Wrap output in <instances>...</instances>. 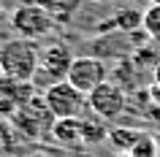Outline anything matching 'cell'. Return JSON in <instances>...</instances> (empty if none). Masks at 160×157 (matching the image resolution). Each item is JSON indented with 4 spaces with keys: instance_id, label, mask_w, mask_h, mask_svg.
Returning <instances> with one entry per match:
<instances>
[{
    "instance_id": "obj_1",
    "label": "cell",
    "mask_w": 160,
    "mask_h": 157,
    "mask_svg": "<svg viewBox=\"0 0 160 157\" xmlns=\"http://www.w3.org/2000/svg\"><path fill=\"white\" fill-rule=\"evenodd\" d=\"M38 54H41V49L35 46V41H27V38L6 41L0 46V73H3V79L33 84L35 71H38Z\"/></svg>"
},
{
    "instance_id": "obj_2",
    "label": "cell",
    "mask_w": 160,
    "mask_h": 157,
    "mask_svg": "<svg viewBox=\"0 0 160 157\" xmlns=\"http://www.w3.org/2000/svg\"><path fill=\"white\" fill-rule=\"evenodd\" d=\"M73 52L65 43H46L38 54V71H35L33 87L35 90H49L52 84H60L68 79V71L73 65Z\"/></svg>"
},
{
    "instance_id": "obj_3",
    "label": "cell",
    "mask_w": 160,
    "mask_h": 157,
    "mask_svg": "<svg viewBox=\"0 0 160 157\" xmlns=\"http://www.w3.org/2000/svg\"><path fill=\"white\" fill-rule=\"evenodd\" d=\"M43 103L54 119H73V116L84 114V108H90L87 95L82 90H76L71 81H60L52 84L49 90H43Z\"/></svg>"
},
{
    "instance_id": "obj_4",
    "label": "cell",
    "mask_w": 160,
    "mask_h": 157,
    "mask_svg": "<svg viewBox=\"0 0 160 157\" xmlns=\"http://www.w3.org/2000/svg\"><path fill=\"white\" fill-rule=\"evenodd\" d=\"M11 27H14V33H19V38L41 41V38H46L54 30V17L38 3H25V6L14 8Z\"/></svg>"
},
{
    "instance_id": "obj_5",
    "label": "cell",
    "mask_w": 160,
    "mask_h": 157,
    "mask_svg": "<svg viewBox=\"0 0 160 157\" xmlns=\"http://www.w3.org/2000/svg\"><path fill=\"white\" fill-rule=\"evenodd\" d=\"M87 103H90V111H92L98 119L111 122V119H119V116L125 114L128 95H125V90H122L119 84L106 81V84H101L98 90H92L87 95Z\"/></svg>"
},
{
    "instance_id": "obj_6",
    "label": "cell",
    "mask_w": 160,
    "mask_h": 157,
    "mask_svg": "<svg viewBox=\"0 0 160 157\" xmlns=\"http://www.w3.org/2000/svg\"><path fill=\"white\" fill-rule=\"evenodd\" d=\"M14 122H17V127H19L22 133H27V135L38 138V135L52 133V127H54V122H57V119H54V116H52V111L46 108L43 98L33 95V98H30L25 106L14 114Z\"/></svg>"
},
{
    "instance_id": "obj_7",
    "label": "cell",
    "mask_w": 160,
    "mask_h": 157,
    "mask_svg": "<svg viewBox=\"0 0 160 157\" xmlns=\"http://www.w3.org/2000/svg\"><path fill=\"white\" fill-rule=\"evenodd\" d=\"M106 76H109V68H106V62L101 57H76L71 71H68L65 81H71L76 90H82L84 95H90L92 90H98L101 84L109 81Z\"/></svg>"
},
{
    "instance_id": "obj_8",
    "label": "cell",
    "mask_w": 160,
    "mask_h": 157,
    "mask_svg": "<svg viewBox=\"0 0 160 157\" xmlns=\"http://www.w3.org/2000/svg\"><path fill=\"white\" fill-rule=\"evenodd\" d=\"M0 79H3V76H0ZM33 95H35L33 84H22V81L3 79V81H0V114L3 116H14Z\"/></svg>"
},
{
    "instance_id": "obj_9",
    "label": "cell",
    "mask_w": 160,
    "mask_h": 157,
    "mask_svg": "<svg viewBox=\"0 0 160 157\" xmlns=\"http://www.w3.org/2000/svg\"><path fill=\"white\" fill-rule=\"evenodd\" d=\"M52 135L60 144H84V127H82V116L73 119H57L52 127Z\"/></svg>"
},
{
    "instance_id": "obj_10",
    "label": "cell",
    "mask_w": 160,
    "mask_h": 157,
    "mask_svg": "<svg viewBox=\"0 0 160 157\" xmlns=\"http://www.w3.org/2000/svg\"><path fill=\"white\" fill-rule=\"evenodd\" d=\"M141 135L144 130H136V127H114V130H109V144L122 155H130V149L138 144Z\"/></svg>"
},
{
    "instance_id": "obj_11",
    "label": "cell",
    "mask_w": 160,
    "mask_h": 157,
    "mask_svg": "<svg viewBox=\"0 0 160 157\" xmlns=\"http://www.w3.org/2000/svg\"><path fill=\"white\" fill-rule=\"evenodd\" d=\"M141 27L152 41L160 43V3H152L149 8L141 14Z\"/></svg>"
},
{
    "instance_id": "obj_12",
    "label": "cell",
    "mask_w": 160,
    "mask_h": 157,
    "mask_svg": "<svg viewBox=\"0 0 160 157\" xmlns=\"http://www.w3.org/2000/svg\"><path fill=\"white\" fill-rule=\"evenodd\" d=\"M82 127H84V144H98V141H109V130L103 119H84L82 116Z\"/></svg>"
},
{
    "instance_id": "obj_13",
    "label": "cell",
    "mask_w": 160,
    "mask_h": 157,
    "mask_svg": "<svg viewBox=\"0 0 160 157\" xmlns=\"http://www.w3.org/2000/svg\"><path fill=\"white\" fill-rule=\"evenodd\" d=\"M128 157H158V141L152 138L149 133H144L141 138H138V144L130 149Z\"/></svg>"
},
{
    "instance_id": "obj_14",
    "label": "cell",
    "mask_w": 160,
    "mask_h": 157,
    "mask_svg": "<svg viewBox=\"0 0 160 157\" xmlns=\"http://www.w3.org/2000/svg\"><path fill=\"white\" fill-rule=\"evenodd\" d=\"M155 87H160V62L155 65Z\"/></svg>"
},
{
    "instance_id": "obj_15",
    "label": "cell",
    "mask_w": 160,
    "mask_h": 157,
    "mask_svg": "<svg viewBox=\"0 0 160 157\" xmlns=\"http://www.w3.org/2000/svg\"><path fill=\"white\" fill-rule=\"evenodd\" d=\"M27 157H52V155H43V152H38V155H27Z\"/></svg>"
},
{
    "instance_id": "obj_16",
    "label": "cell",
    "mask_w": 160,
    "mask_h": 157,
    "mask_svg": "<svg viewBox=\"0 0 160 157\" xmlns=\"http://www.w3.org/2000/svg\"><path fill=\"white\" fill-rule=\"evenodd\" d=\"M95 3H111V0H95Z\"/></svg>"
},
{
    "instance_id": "obj_17",
    "label": "cell",
    "mask_w": 160,
    "mask_h": 157,
    "mask_svg": "<svg viewBox=\"0 0 160 157\" xmlns=\"http://www.w3.org/2000/svg\"><path fill=\"white\" fill-rule=\"evenodd\" d=\"M125 157H128V155H125Z\"/></svg>"
}]
</instances>
